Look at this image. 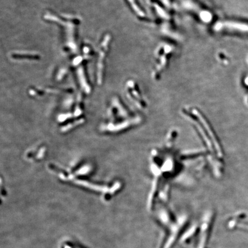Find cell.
Instances as JSON below:
<instances>
[{
    "label": "cell",
    "instance_id": "1",
    "mask_svg": "<svg viewBox=\"0 0 248 248\" xmlns=\"http://www.w3.org/2000/svg\"><path fill=\"white\" fill-rule=\"evenodd\" d=\"M188 222V217L183 215L180 217L170 227L167 229V234L161 242L160 248H173L184 232Z\"/></svg>",
    "mask_w": 248,
    "mask_h": 248
},
{
    "label": "cell",
    "instance_id": "2",
    "mask_svg": "<svg viewBox=\"0 0 248 248\" xmlns=\"http://www.w3.org/2000/svg\"><path fill=\"white\" fill-rule=\"evenodd\" d=\"M214 220V214L213 212H208L205 215L199 233V240L198 242V248H207L212 232Z\"/></svg>",
    "mask_w": 248,
    "mask_h": 248
},
{
    "label": "cell",
    "instance_id": "3",
    "mask_svg": "<svg viewBox=\"0 0 248 248\" xmlns=\"http://www.w3.org/2000/svg\"><path fill=\"white\" fill-rule=\"evenodd\" d=\"M199 230L200 228L198 227V225H195L192 226L188 230V231L183 234L181 240V243L183 244H188V243L190 242L191 240L199 233Z\"/></svg>",
    "mask_w": 248,
    "mask_h": 248
}]
</instances>
